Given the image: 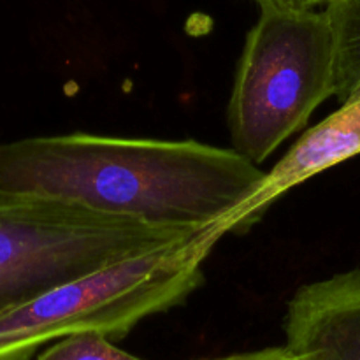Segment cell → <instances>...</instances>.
Here are the masks:
<instances>
[{
    "instance_id": "cell-1",
    "label": "cell",
    "mask_w": 360,
    "mask_h": 360,
    "mask_svg": "<svg viewBox=\"0 0 360 360\" xmlns=\"http://www.w3.org/2000/svg\"><path fill=\"white\" fill-rule=\"evenodd\" d=\"M267 172L199 141L67 134L0 143V195L58 199L158 227L248 229Z\"/></svg>"
},
{
    "instance_id": "cell-2",
    "label": "cell",
    "mask_w": 360,
    "mask_h": 360,
    "mask_svg": "<svg viewBox=\"0 0 360 360\" xmlns=\"http://www.w3.org/2000/svg\"><path fill=\"white\" fill-rule=\"evenodd\" d=\"M221 231L132 257L63 283L0 315V360H30L76 334L122 340L144 319L183 304L204 283L202 262Z\"/></svg>"
},
{
    "instance_id": "cell-3",
    "label": "cell",
    "mask_w": 360,
    "mask_h": 360,
    "mask_svg": "<svg viewBox=\"0 0 360 360\" xmlns=\"http://www.w3.org/2000/svg\"><path fill=\"white\" fill-rule=\"evenodd\" d=\"M336 97V48L326 11L262 7L229 102L232 150L259 165Z\"/></svg>"
},
{
    "instance_id": "cell-4",
    "label": "cell",
    "mask_w": 360,
    "mask_h": 360,
    "mask_svg": "<svg viewBox=\"0 0 360 360\" xmlns=\"http://www.w3.org/2000/svg\"><path fill=\"white\" fill-rule=\"evenodd\" d=\"M210 231L220 229L158 227L58 199L0 195V315L84 274Z\"/></svg>"
},
{
    "instance_id": "cell-5",
    "label": "cell",
    "mask_w": 360,
    "mask_h": 360,
    "mask_svg": "<svg viewBox=\"0 0 360 360\" xmlns=\"http://www.w3.org/2000/svg\"><path fill=\"white\" fill-rule=\"evenodd\" d=\"M285 334L297 360H360V269L299 288Z\"/></svg>"
},
{
    "instance_id": "cell-6",
    "label": "cell",
    "mask_w": 360,
    "mask_h": 360,
    "mask_svg": "<svg viewBox=\"0 0 360 360\" xmlns=\"http://www.w3.org/2000/svg\"><path fill=\"white\" fill-rule=\"evenodd\" d=\"M360 153V94L309 129L267 172L266 185L250 210V225L294 186Z\"/></svg>"
},
{
    "instance_id": "cell-7",
    "label": "cell",
    "mask_w": 360,
    "mask_h": 360,
    "mask_svg": "<svg viewBox=\"0 0 360 360\" xmlns=\"http://www.w3.org/2000/svg\"><path fill=\"white\" fill-rule=\"evenodd\" d=\"M336 48V97L341 102L360 94V0L326 4Z\"/></svg>"
},
{
    "instance_id": "cell-8",
    "label": "cell",
    "mask_w": 360,
    "mask_h": 360,
    "mask_svg": "<svg viewBox=\"0 0 360 360\" xmlns=\"http://www.w3.org/2000/svg\"><path fill=\"white\" fill-rule=\"evenodd\" d=\"M37 360H143L115 347L101 334H76L63 338L42 352Z\"/></svg>"
},
{
    "instance_id": "cell-9",
    "label": "cell",
    "mask_w": 360,
    "mask_h": 360,
    "mask_svg": "<svg viewBox=\"0 0 360 360\" xmlns=\"http://www.w3.org/2000/svg\"><path fill=\"white\" fill-rule=\"evenodd\" d=\"M202 360H297V357H295L287 347H273V348H264V350H257V352H245V354L227 355V357L202 359Z\"/></svg>"
},
{
    "instance_id": "cell-10",
    "label": "cell",
    "mask_w": 360,
    "mask_h": 360,
    "mask_svg": "<svg viewBox=\"0 0 360 360\" xmlns=\"http://www.w3.org/2000/svg\"><path fill=\"white\" fill-rule=\"evenodd\" d=\"M260 7H287V9H315L329 0H257Z\"/></svg>"
}]
</instances>
